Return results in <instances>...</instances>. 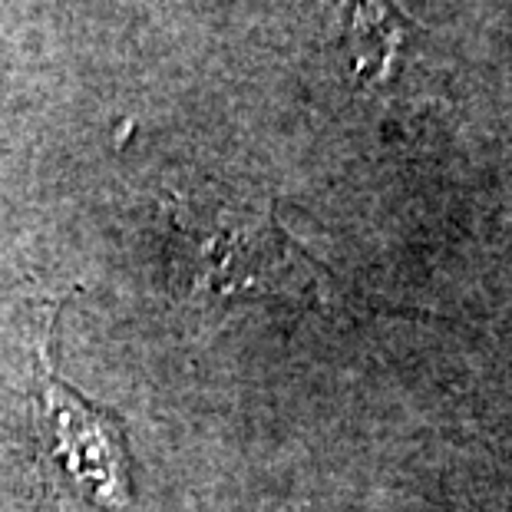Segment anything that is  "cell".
<instances>
[{"label":"cell","instance_id":"1","mask_svg":"<svg viewBox=\"0 0 512 512\" xmlns=\"http://www.w3.org/2000/svg\"><path fill=\"white\" fill-rule=\"evenodd\" d=\"M53 328L37 354L34 437L43 483L93 512H133L126 433L113 413L63 387L53 367Z\"/></svg>","mask_w":512,"mask_h":512}]
</instances>
